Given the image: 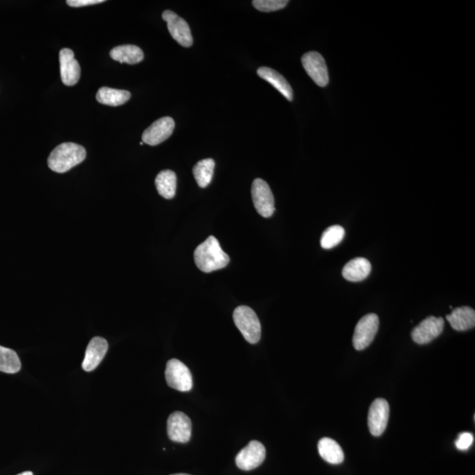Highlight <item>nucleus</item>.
Masks as SVG:
<instances>
[{"label":"nucleus","mask_w":475,"mask_h":475,"mask_svg":"<svg viewBox=\"0 0 475 475\" xmlns=\"http://www.w3.org/2000/svg\"><path fill=\"white\" fill-rule=\"evenodd\" d=\"M196 265L205 273L224 269L230 263L228 254L224 252L219 240L210 236L196 247L194 253Z\"/></svg>","instance_id":"f257e3e1"},{"label":"nucleus","mask_w":475,"mask_h":475,"mask_svg":"<svg viewBox=\"0 0 475 475\" xmlns=\"http://www.w3.org/2000/svg\"><path fill=\"white\" fill-rule=\"evenodd\" d=\"M87 157L86 149L74 142H64L57 147L48 159V166L53 172L64 174L80 164Z\"/></svg>","instance_id":"f03ea898"},{"label":"nucleus","mask_w":475,"mask_h":475,"mask_svg":"<svg viewBox=\"0 0 475 475\" xmlns=\"http://www.w3.org/2000/svg\"><path fill=\"white\" fill-rule=\"evenodd\" d=\"M233 321L236 327L251 344L260 341L261 327L256 312L246 305H240L233 312Z\"/></svg>","instance_id":"7ed1b4c3"},{"label":"nucleus","mask_w":475,"mask_h":475,"mask_svg":"<svg viewBox=\"0 0 475 475\" xmlns=\"http://www.w3.org/2000/svg\"><path fill=\"white\" fill-rule=\"evenodd\" d=\"M166 380L170 388L180 392H189L193 388L191 372L178 359L173 358L166 364Z\"/></svg>","instance_id":"20e7f679"},{"label":"nucleus","mask_w":475,"mask_h":475,"mask_svg":"<svg viewBox=\"0 0 475 475\" xmlns=\"http://www.w3.org/2000/svg\"><path fill=\"white\" fill-rule=\"evenodd\" d=\"M379 319L375 314H369L363 317L356 324L354 335H353V346L356 351H363L372 344L378 332Z\"/></svg>","instance_id":"39448f33"},{"label":"nucleus","mask_w":475,"mask_h":475,"mask_svg":"<svg viewBox=\"0 0 475 475\" xmlns=\"http://www.w3.org/2000/svg\"><path fill=\"white\" fill-rule=\"evenodd\" d=\"M251 194L257 212L263 218H270L275 212V199L269 184L263 179L254 180Z\"/></svg>","instance_id":"423d86ee"},{"label":"nucleus","mask_w":475,"mask_h":475,"mask_svg":"<svg viewBox=\"0 0 475 475\" xmlns=\"http://www.w3.org/2000/svg\"><path fill=\"white\" fill-rule=\"evenodd\" d=\"M266 458V449L258 441H251L236 456L237 467L243 471L256 469L263 463Z\"/></svg>","instance_id":"0eeeda50"},{"label":"nucleus","mask_w":475,"mask_h":475,"mask_svg":"<svg viewBox=\"0 0 475 475\" xmlns=\"http://www.w3.org/2000/svg\"><path fill=\"white\" fill-rule=\"evenodd\" d=\"M163 20L168 23L169 33L180 45L189 48L193 44V37L189 24L184 19L176 15L170 10H166L162 13Z\"/></svg>","instance_id":"6e6552de"},{"label":"nucleus","mask_w":475,"mask_h":475,"mask_svg":"<svg viewBox=\"0 0 475 475\" xmlns=\"http://www.w3.org/2000/svg\"><path fill=\"white\" fill-rule=\"evenodd\" d=\"M444 328V319L430 316L423 320L413 329L411 337L416 344L424 345L430 344L434 339L442 334Z\"/></svg>","instance_id":"1a4fd4ad"},{"label":"nucleus","mask_w":475,"mask_h":475,"mask_svg":"<svg viewBox=\"0 0 475 475\" xmlns=\"http://www.w3.org/2000/svg\"><path fill=\"white\" fill-rule=\"evenodd\" d=\"M389 413V404L385 399H376L372 403L368 414V426L372 436L379 437L385 432Z\"/></svg>","instance_id":"9d476101"},{"label":"nucleus","mask_w":475,"mask_h":475,"mask_svg":"<svg viewBox=\"0 0 475 475\" xmlns=\"http://www.w3.org/2000/svg\"><path fill=\"white\" fill-rule=\"evenodd\" d=\"M302 64L308 75L319 87L327 86L329 81L328 67L320 53L316 52L305 53L302 57Z\"/></svg>","instance_id":"9b49d317"},{"label":"nucleus","mask_w":475,"mask_h":475,"mask_svg":"<svg viewBox=\"0 0 475 475\" xmlns=\"http://www.w3.org/2000/svg\"><path fill=\"white\" fill-rule=\"evenodd\" d=\"M175 127V121L172 117H166L159 119L144 131L142 136V142L152 147L161 144L162 142L171 137Z\"/></svg>","instance_id":"f8f14e48"},{"label":"nucleus","mask_w":475,"mask_h":475,"mask_svg":"<svg viewBox=\"0 0 475 475\" xmlns=\"http://www.w3.org/2000/svg\"><path fill=\"white\" fill-rule=\"evenodd\" d=\"M192 423L189 417L182 412L171 414L168 420V435L176 443H188L191 437Z\"/></svg>","instance_id":"ddd939ff"},{"label":"nucleus","mask_w":475,"mask_h":475,"mask_svg":"<svg viewBox=\"0 0 475 475\" xmlns=\"http://www.w3.org/2000/svg\"><path fill=\"white\" fill-rule=\"evenodd\" d=\"M60 74L63 83L67 87H73L80 79V66L74 57V52L70 49L60 50Z\"/></svg>","instance_id":"4468645a"},{"label":"nucleus","mask_w":475,"mask_h":475,"mask_svg":"<svg viewBox=\"0 0 475 475\" xmlns=\"http://www.w3.org/2000/svg\"><path fill=\"white\" fill-rule=\"evenodd\" d=\"M108 344L103 337H94L88 344L86 354H85L82 367L84 371L92 372L98 367L107 354Z\"/></svg>","instance_id":"2eb2a0df"},{"label":"nucleus","mask_w":475,"mask_h":475,"mask_svg":"<svg viewBox=\"0 0 475 475\" xmlns=\"http://www.w3.org/2000/svg\"><path fill=\"white\" fill-rule=\"evenodd\" d=\"M258 76L272 85L288 101L293 100V91L284 77L277 71L269 67H261L257 70Z\"/></svg>","instance_id":"dca6fc26"},{"label":"nucleus","mask_w":475,"mask_h":475,"mask_svg":"<svg viewBox=\"0 0 475 475\" xmlns=\"http://www.w3.org/2000/svg\"><path fill=\"white\" fill-rule=\"evenodd\" d=\"M446 320L454 330H469L475 326V312L469 307H458L454 309L453 313L446 315Z\"/></svg>","instance_id":"f3484780"},{"label":"nucleus","mask_w":475,"mask_h":475,"mask_svg":"<svg viewBox=\"0 0 475 475\" xmlns=\"http://www.w3.org/2000/svg\"><path fill=\"white\" fill-rule=\"evenodd\" d=\"M371 270V263L367 259L356 257L346 264L342 270V277L349 282H360L369 276Z\"/></svg>","instance_id":"a211bd4d"},{"label":"nucleus","mask_w":475,"mask_h":475,"mask_svg":"<svg viewBox=\"0 0 475 475\" xmlns=\"http://www.w3.org/2000/svg\"><path fill=\"white\" fill-rule=\"evenodd\" d=\"M319 453L328 463L338 465L344 462V453L340 444L334 439L324 437L318 444Z\"/></svg>","instance_id":"6ab92c4d"},{"label":"nucleus","mask_w":475,"mask_h":475,"mask_svg":"<svg viewBox=\"0 0 475 475\" xmlns=\"http://www.w3.org/2000/svg\"><path fill=\"white\" fill-rule=\"evenodd\" d=\"M131 94L126 90L113 89L110 87H101L97 92L98 103L108 106L117 107L127 103L131 99Z\"/></svg>","instance_id":"aec40b11"},{"label":"nucleus","mask_w":475,"mask_h":475,"mask_svg":"<svg viewBox=\"0 0 475 475\" xmlns=\"http://www.w3.org/2000/svg\"><path fill=\"white\" fill-rule=\"evenodd\" d=\"M110 57L119 63L136 64L144 59V52L136 45H121L111 50Z\"/></svg>","instance_id":"412c9836"},{"label":"nucleus","mask_w":475,"mask_h":475,"mask_svg":"<svg viewBox=\"0 0 475 475\" xmlns=\"http://www.w3.org/2000/svg\"><path fill=\"white\" fill-rule=\"evenodd\" d=\"M156 189L159 194L166 199L175 198L177 178L175 172L164 170L159 173L155 180Z\"/></svg>","instance_id":"4be33fe9"},{"label":"nucleus","mask_w":475,"mask_h":475,"mask_svg":"<svg viewBox=\"0 0 475 475\" xmlns=\"http://www.w3.org/2000/svg\"><path fill=\"white\" fill-rule=\"evenodd\" d=\"M215 161L212 159H203L196 163L193 174L200 188H206L212 182Z\"/></svg>","instance_id":"5701e85b"},{"label":"nucleus","mask_w":475,"mask_h":475,"mask_svg":"<svg viewBox=\"0 0 475 475\" xmlns=\"http://www.w3.org/2000/svg\"><path fill=\"white\" fill-rule=\"evenodd\" d=\"M22 364L18 355L11 349L0 346V372L15 374L20 372Z\"/></svg>","instance_id":"b1692460"},{"label":"nucleus","mask_w":475,"mask_h":475,"mask_svg":"<svg viewBox=\"0 0 475 475\" xmlns=\"http://www.w3.org/2000/svg\"><path fill=\"white\" fill-rule=\"evenodd\" d=\"M345 230L341 226H332L328 227L322 234L321 245L324 249H331L337 247L344 240Z\"/></svg>","instance_id":"393cba45"},{"label":"nucleus","mask_w":475,"mask_h":475,"mask_svg":"<svg viewBox=\"0 0 475 475\" xmlns=\"http://www.w3.org/2000/svg\"><path fill=\"white\" fill-rule=\"evenodd\" d=\"M253 6L261 12H275L283 9L289 1L286 0H254Z\"/></svg>","instance_id":"a878e982"},{"label":"nucleus","mask_w":475,"mask_h":475,"mask_svg":"<svg viewBox=\"0 0 475 475\" xmlns=\"http://www.w3.org/2000/svg\"><path fill=\"white\" fill-rule=\"evenodd\" d=\"M473 443V434L469 432H464L460 434L459 437H458V439L456 440V447L460 451H467L469 449Z\"/></svg>","instance_id":"bb28decb"},{"label":"nucleus","mask_w":475,"mask_h":475,"mask_svg":"<svg viewBox=\"0 0 475 475\" xmlns=\"http://www.w3.org/2000/svg\"><path fill=\"white\" fill-rule=\"evenodd\" d=\"M103 2H105L104 0H68L66 3L68 6H73V8H83V6L101 4Z\"/></svg>","instance_id":"cd10ccee"},{"label":"nucleus","mask_w":475,"mask_h":475,"mask_svg":"<svg viewBox=\"0 0 475 475\" xmlns=\"http://www.w3.org/2000/svg\"><path fill=\"white\" fill-rule=\"evenodd\" d=\"M17 475H34L32 472H23V473Z\"/></svg>","instance_id":"c85d7f7f"},{"label":"nucleus","mask_w":475,"mask_h":475,"mask_svg":"<svg viewBox=\"0 0 475 475\" xmlns=\"http://www.w3.org/2000/svg\"><path fill=\"white\" fill-rule=\"evenodd\" d=\"M172 475H190V474H172Z\"/></svg>","instance_id":"c756f323"}]
</instances>
